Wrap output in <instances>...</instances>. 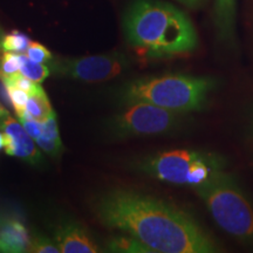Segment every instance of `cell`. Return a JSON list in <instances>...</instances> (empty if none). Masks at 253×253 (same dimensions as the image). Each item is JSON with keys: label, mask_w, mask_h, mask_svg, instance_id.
I'll list each match as a JSON object with an SVG mask.
<instances>
[{"label": "cell", "mask_w": 253, "mask_h": 253, "mask_svg": "<svg viewBox=\"0 0 253 253\" xmlns=\"http://www.w3.org/2000/svg\"><path fill=\"white\" fill-rule=\"evenodd\" d=\"M108 248L115 252H134V253H153L143 243L132 236H116L109 240Z\"/></svg>", "instance_id": "cell-15"}, {"label": "cell", "mask_w": 253, "mask_h": 253, "mask_svg": "<svg viewBox=\"0 0 253 253\" xmlns=\"http://www.w3.org/2000/svg\"><path fill=\"white\" fill-rule=\"evenodd\" d=\"M28 252L32 253H59L60 250L56 243L43 236H32Z\"/></svg>", "instance_id": "cell-19"}, {"label": "cell", "mask_w": 253, "mask_h": 253, "mask_svg": "<svg viewBox=\"0 0 253 253\" xmlns=\"http://www.w3.org/2000/svg\"><path fill=\"white\" fill-rule=\"evenodd\" d=\"M6 114H7V112H6V110L2 108L1 106H0V118H2V116L6 115Z\"/></svg>", "instance_id": "cell-23"}, {"label": "cell", "mask_w": 253, "mask_h": 253, "mask_svg": "<svg viewBox=\"0 0 253 253\" xmlns=\"http://www.w3.org/2000/svg\"><path fill=\"white\" fill-rule=\"evenodd\" d=\"M25 54L32 61L39 63H46L52 60V54H50L49 50L43 45H41V43L36 42V41H32Z\"/></svg>", "instance_id": "cell-20"}, {"label": "cell", "mask_w": 253, "mask_h": 253, "mask_svg": "<svg viewBox=\"0 0 253 253\" xmlns=\"http://www.w3.org/2000/svg\"><path fill=\"white\" fill-rule=\"evenodd\" d=\"M214 87L216 81L211 78L167 74L131 82L126 88L125 99L129 103L143 101L183 114L203 108Z\"/></svg>", "instance_id": "cell-3"}, {"label": "cell", "mask_w": 253, "mask_h": 253, "mask_svg": "<svg viewBox=\"0 0 253 253\" xmlns=\"http://www.w3.org/2000/svg\"><path fill=\"white\" fill-rule=\"evenodd\" d=\"M182 1L186 2V4H195V2H197L198 0H182Z\"/></svg>", "instance_id": "cell-24"}, {"label": "cell", "mask_w": 253, "mask_h": 253, "mask_svg": "<svg viewBox=\"0 0 253 253\" xmlns=\"http://www.w3.org/2000/svg\"><path fill=\"white\" fill-rule=\"evenodd\" d=\"M0 130L5 134V151L9 156H14L26 162L36 164L40 160V153L37 149L34 140L27 134L20 121L6 114L0 118Z\"/></svg>", "instance_id": "cell-8"}, {"label": "cell", "mask_w": 253, "mask_h": 253, "mask_svg": "<svg viewBox=\"0 0 253 253\" xmlns=\"http://www.w3.org/2000/svg\"><path fill=\"white\" fill-rule=\"evenodd\" d=\"M128 67V59L119 52L63 59L56 62V72L84 82H101L118 77Z\"/></svg>", "instance_id": "cell-7"}, {"label": "cell", "mask_w": 253, "mask_h": 253, "mask_svg": "<svg viewBox=\"0 0 253 253\" xmlns=\"http://www.w3.org/2000/svg\"><path fill=\"white\" fill-rule=\"evenodd\" d=\"M194 189L221 230L242 242L253 240V207L232 177L221 171Z\"/></svg>", "instance_id": "cell-4"}, {"label": "cell", "mask_w": 253, "mask_h": 253, "mask_svg": "<svg viewBox=\"0 0 253 253\" xmlns=\"http://www.w3.org/2000/svg\"><path fill=\"white\" fill-rule=\"evenodd\" d=\"M5 88L7 90L8 99L11 101L12 106H13L19 118V116H21L25 113V108H26V103L28 97H30V94L27 91L20 89V88L11 86V84H5Z\"/></svg>", "instance_id": "cell-18"}, {"label": "cell", "mask_w": 253, "mask_h": 253, "mask_svg": "<svg viewBox=\"0 0 253 253\" xmlns=\"http://www.w3.org/2000/svg\"><path fill=\"white\" fill-rule=\"evenodd\" d=\"M18 119L21 125H23L25 130L27 131V134L36 141L41 135V132H42V121H38V120L28 118L26 115L19 116Z\"/></svg>", "instance_id": "cell-21"}, {"label": "cell", "mask_w": 253, "mask_h": 253, "mask_svg": "<svg viewBox=\"0 0 253 253\" xmlns=\"http://www.w3.org/2000/svg\"><path fill=\"white\" fill-rule=\"evenodd\" d=\"M20 73L33 82L40 84L49 75V68L47 67L45 63L32 61L31 59L27 58L26 54H21Z\"/></svg>", "instance_id": "cell-16"}, {"label": "cell", "mask_w": 253, "mask_h": 253, "mask_svg": "<svg viewBox=\"0 0 253 253\" xmlns=\"http://www.w3.org/2000/svg\"><path fill=\"white\" fill-rule=\"evenodd\" d=\"M31 238L25 221L14 211L0 210V252H28Z\"/></svg>", "instance_id": "cell-9"}, {"label": "cell", "mask_w": 253, "mask_h": 253, "mask_svg": "<svg viewBox=\"0 0 253 253\" xmlns=\"http://www.w3.org/2000/svg\"><path fill=\"white\" fill-rule=\"evenodd\" d=\"M36 143L49 156H58L61 153L62 142L60 138L56 115L53 112L42 121V132L36 140Z\"/></svg>", "instance_id": "cell-11"}, {"label": "cell", "mask_w": 253, "mask_h": 253, "mask_svg": "<svg viewBox=\"0 0 253 253\" xmlns=\"http://www.w3.org/2000/svg\"><path fill=\"white\" fill-rule=\"evenodd\" d=\"M99 219L140 240L157 253H213L218 246L194 218L160 199L115 190L95 205Z\"/></svg>", "instance_id": "cell-1"}, {"label": "cell", "mask_w": 253, "mask_h": 253, "mask_svg": "<svg viewBox=\"0 0 253 253\" xmlns=\"http://www.w3.org/2000/svg\"><path fill=\"white\" fill-rule=\"evenodd\" d=\"M21 54L12 52H4L0 58V77L7 78L20 73Z\"/></svg>", "instance_id": "cell-17"}, {"label": "cell", "mask_w": 253, "mask_h": 253, "mask_svg": "<svg viewBox=\"0 0 253 253\" xmlns=\"http://www.w3.org/2000/svg\"><path fill=\"white\" fill-rule=\"evenodd\" d=\"M5 134L4 131L0 130V149H2V148H5Z\"/></svg>", "instance_id": "cell-22"}, {"label": "cell", "mask_w": 253, "mask_h": 253, "mask_svg": "<svg viewBox=\"0 0 253 253\" xmlns=\"http://www.w3.org/2000/svg\"><path fill=\"white\" fill-rule=\"evenodd\" d=\"M181 113L171 112L155 104L131 102L115 118L114 129L125 136H157L175 130L181 123Z\"/></svg>", "instance_id": "cell-6"}, {"label": "cell", "mask_w": 253, "mask_h": 253, "mask_svg": "<svg viewBox=\"0 0 253 253\" xmlns=\"http://www.w3.org/2000/svg\"><path fill=\"white\" fill-rule=\"evenodd\" d=\"M224 168L225 160L219 155L189 149L162 151L141 163V169L154 178L192 188L224 171Z\"/></svg>", "instance_id": "cell-5"}, {"label": "cell", "mask_w": 253, "mask_h": 253, "mask_svg": "<svg viewBox=\"0 0 253 253\" xmlns=\"http://www.w3.org/2000/svg\"><path fill=\"white\" fill-rule=\"evenodd\" d=\"M31 42V39L25 33H21L19 31H12L1 38L0 48L4 52L25 54Z\"/></svg>", "instance_id": "cell-14"}, {"label": "cell", "mask_w": 253, "mask_h": 253, "mask_svg": "<svg viewBox=\"0 0 253 253\" xmlns=\"http://www.w3.org/2000/svg\"><path fill=\"white\" fill-rule=\"evenodd\" d=\"M52 113L53 108L50 106L48 97H47L42 87L40 86L36 91L30 94L23 115L38 120V121H45Z\"/></svg>", "instance_id": "cell-13"}, {"label": "cell", "mask_w": 253, "mask_h": 253, "mask_svg": "<svg viewBox=\"0 0 253 253\" xmlns=\"http://www.w3.org/2000/svg\"><path fill=\"white\" fill-rule=\"evenodd\" d=\"M125 31L129 43L149 58L186 54L198 42L190 19L160 0H135L125 15Z\"/></svg>", "instance_id": "cell-2"}, {"label": "cell", "mask_w": 253, "mask_h": 253, "mask_svg": "<svg viewBox=\"0 0 253 253\" xmlns=\"http://www.w3.org/2000/svg\"><path fill=\"white\" fill-rule=\"evenodd\" d=\"M216 19L224 39H232L235 34L236 0H216Z\"/></svg>", "instance_id": "cell-12"}, {"label": "cell", "mask_w": 253, "mask_h": 253, "mask_svg": "<svg viewBox=\"0 0 253 253\" xmlns=\"http://www.w3.org/2000/svg\"><path fill=\"white\" fill-rule=\"evenodd\" d=\"M56 245L61 253H97L99 246L80 225L63 224L56 230Z\"/></svg>", "instance_id": "cell-10"}]
</instances>
